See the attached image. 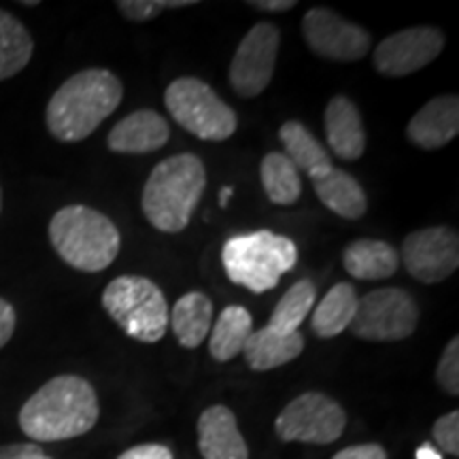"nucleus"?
<instances>
[{
  "label": "nucleus",
  "instance_id": "obj_38",
  "mask_svg": "<svg viewBox=\"0 0 459 459\" xmlns=\"http://www.w3.org/2000/svg\"><path fill=\"white\" fill-rule=\"evenodd\" d=\"M0 213H3V189H0Z\"/></svg>",
  "mask_w": 459,
  "mask_h": 459
},
{
  "label": "nucleus",
  "instance_id": "obj_27",
  "mask_svg": "<svg viewBox=\"0 0 459 459\" xmlns=\"http://www.w3.org/2000/svg\"><path fill=\"white\" fill-rule=\"evenodd\" d=\"M315 298H317V287L313 285V281H298V283L291 285L290 290L285 291V296L277 302V307H274L266 325L281 332V334H294V332H300L302 321L313 311Z\"/></svg>",
  "mask_w": 459,
  "mask_h": 459
},
{
  "label": "nucleus",
  "instance_id": "obj_13",
  "mask_svg": "<svg viewBox=\"0 0 459 459\" xmlns=\"http://www.w3.org/2000/svg\"><path fill=\"white\" fill-rule=\"evenodd\" d=\"M302 34L313 54L325 60L358 62L370 49V34L364 28L324 7L304 15Z\"/></svg>",
  "mask_w": 459,
  "mask_h": 459
},
{
  "label": "nucleus",
  "instance_id": "obj_26",
  "mask_svg": "<svg viewBox=\"0 0 459 459\" xmlns=\"http://www.w3.org/2000/svg\"><path fill=\"white\" fill-rule=\"evenodd\" d=\"M260 177L264 192L271 198V203L290 206L300 198V172H298L296 166L290 162V158H287L285 153L271 152L268 156H264L260 164Z\"/></svg>",
  "mask_w": 459,
  "mask_h": 459
},
{
  "label": "nucleus",
  "instance_id": "obj_8",
  "mask_svg": "<svg viewBox=\"0 0 459 459\" xmlns=\"http://www.w3.org/2000/svg\"><path fill=\"white\" fill-rule=\"evenodd\" d=\"M417 324L415 298L400 287H383L359 298L349 330L361 341L395 342L409 338L417 330Z\"/></svg>",
  "mask_w": 459,
  "mask_h": 459
},
{
  "label": "nucleus",
  "instance_id": "obj_15",
  "mask_svg": "<svg viewBox=\"0 0 459 459\" xmlns=\"http://www.w3.org/2000/svg\"><path fill=\"white\" fill-rule=\"evenodd\" d=\"M198 446L204 459H249L237 417L223 404L211 406L200 415Z\"/></svg>",
  "mask_w": 459,
  "mask_h": 459
},
{
  "label": "nucleus",
  "instance_id": "obj_12",
  "mask_svg": "<svg viewBox=\"0 0 459 459\" xmlns=\"http://www.w3.org/2000/svg\"><path fill=\"white\" fill-rule=\"evenodd\" d=\"M443 49L445 34L438 28L415 26L383 39L372 62L383 77H406L432 65Z\"/></svg>",
  "mask_w": 459,
  "mask_h": 459
},
{
  "label": "nucleus",
  "instance_id": "obj_28",
  "mask_svg": "<svg viewBox=\"0 0 459 459\" xmlns=\"http://www.w3.org/2000/svg\"><path fill=\"white\" fill-rule=\"evenodd\" d=\"M194 0H119L117 9L130 22H149L166 9L192 7Z\"/></svg>",
  "mask_w": 459,
  "mask_h": 459
},
{
  "label": "nucleus",
  "instance_id": "obj_5",
  "mask_svg": "<svg viewBox=\"0 0 459 459\" xmlns=\"http://www.w3.org/2000/svg\"><path fill=\"white\" fill-rule=\"evenodd\" d=\"M221 262L232 283L264 294L274 290L281 277L296 266L298 247L271 230H257L230 237L221 249Z\"/></svg>",
  "mask_w": 459,
  "mask_h": 459
},
{
  "label": "nucleus",
  "instance_id": "obj_18",
  "mask_svg": "<svg viewBox=\"0 0 459 459\" xmlns=\"http://www.w3.org/2000/svg\"><path fill=\"white\" fill-rule=\"evenodd\" d=\"M304 351V336L300 332L294 334H281V332L264 325L262 330H254L247 338L243 349L245 361L251 370L264 372L290 364Z\"/></svg>",
  "mask_w": 459,
  "mask_h": 459
},
{
  "label": "nucleus",
  "instance_id": "obj_4",
  "mask_svg": "<svg viewBox=\"0 0 459 459\" xmlns=\"http://www.w3.org/2000/svg\"><path fill=\"white\" fill-rule=\"evenodd\" d=\"M49 240L68 266L83 273H100L111 266L122 247L115 223L88 206H65L51 217Z\"/></svg>",
  "mask_w": 459,
  "mask_h": 459
},
{
  "label": "nucleus",
  "instance_id": "obj_21",
  "mask_svg": "<svg viewBox=\"0 0 459 459\" xmlns=\"http://www.w3.org/2000/svg\"><path fill=\"white\" fill-rule=\"evenodd\" d=\"M279 139L285 147V156L298 170L307 172L313 181L334 169L330 153L321 143L311 134V130L300 122H285L279 130Z\"/></svg>",
  "mask_w": 459,
  "mask_h": 459
},
{
  "label": "nucleus",
  "instance_id": "obj_25",
  "mask_svg": "<svg viewBox=\"0 0 459 459\" xmlns=\"http://www.w3.org/2000/svg\"><path fill=\"white\" fill-rule=\"evenodd\" d=\"M32 51L34 43L26 26L9 11L0 9V82L24 71Z\"/></svg>",
  "mask_w": 459,
  "mask_h": 459
},
{
  "label": "nucleus",
  "instance_id": "obj_9",
  "mask_svg": "<svg viewBox=\"0 0 459 459\" xmlns=\"http://www.w3.org/2000/svg\"><path fill=\"white\" fill-rule=\"evenodd\" d=\"M347 428L342 406L330 395L308 392L298 395L281 411L274 429L283 443L332 445Z\"/></svg>",
  "mask_w": 459,
  "mask_h": 459
},
{
  "label": "nucleus",
  "instance_id": "obj_24",
  "mask_svg": "<svg viewBox=\"0 0 459 459\" xmlns=\"http://www.w3.org/2000/svg\"><path fill=\"white\" fill-rule=\"evenodd\" d=\"M254 332V317L243 307L223 308L209 338V353L217 361H230L243 353L247 338Z\"/></svg>",
  "mask_w": 459,
  "mask_h": 459
},
{
  "label": "nucleus",
  "instance_id": "obj_33",
  "mask_svg": "<svg viewBox=\"0 0 459 459\" xmlns=\"http://www.w3.org/2000/svg\"><path fill=\"white\" fill-rule=\"evenodd\" d=\"M0 459H51L39 445L0 446Z\"/></svg>",
  "mask_w": 459,
  "mask_h": 459
},
{
  "label": "nucleus",
  "instance_id": "obj_34",
  "mask_svg": "<svg viewBox=\"0 0 459 459\" xmlns=\"http://www.w3.org/2000/svg\"><path fill=\"white\" fill-rule=\"evenodd\" d=\"M15 332V308L0 298V349L11 341Z\"/></svg>",
  "mask_w": 459,
  "mask_h": 459
},
{
  "label": "nucleus",
  "instance_id": "obj_36",
  "mask_svg": "<svg viewBox=\"0 0 459 459\" xmlns=\"http://www.w3.org/2000/svg\"><path fill=\"white\" fill-rule=\"evenodd\" d=\"M417 459H443V455H440V453L436 451L432 445L426 443L417 449Z\"/></svg>",
  "mask_w": 459,
  "mask_h": 459
},
{
  "label": "nucleus",
  "instance_id": "obj_23",
  "mask_svg": "<svg viewBox=\"0 0 459 459\" xmlns=\"http://www.w3.org/2000/svg\"><path fill=\"white\" fill-rule=\"evenodd\" d=\"M358 291L349 283H336L321 298L311 315V330L319 338H334L349 330L358 311Z\"/></svg>",
  "mask_w": 459,
  "mask_h": 459
},
{
  "label": "nucleus",
  "instance_id": "obj_10",
  "mask_svg": "<svg viewBox=\"0 0 459 459\" xmlns=\"http://www.w3.org/2000/svg\"><path fill=\"white\" fill-rule=\"evenodd\" d=\"M279 45V28L268 22H260L245 34L228 71L230 85L238 96L255 99L271 85L274 66H277Z\"/></svg>",
  "mask_w": 459,
  "mask_h": 459
},
{
  "label": "nucleus",
  "instance_id": "obj_17",
  "mask_svg": "<svg viewBox=\"0 0 459 459\" xmlns=\"http://www.w3.org/2000/svg\"><path fill=\"white\" fill-rule=\"evenodd\" d=\"M325 136L334 156L355 162L364 156L366 130L359 108L347 96H334L325 107Z\"/></svg>",
  "mask_w": 459,
  "mask_h": 459
},
{
  "label": "nucleus",
  "instance_id": "obj_37",
  "mask_svg": "<svg viewBox=\"0 0 459 459\" xmlns=\"http://www.w3.org/2000/svg\"><path fill=\"white\" fill-rule=\"evenodd\" d=\"M230 196H232V187H223L220 192V206H226Z\"/></svg>",
  "mask_w": 459,
  "mask_h": 459
},
{
  "label": "nucleus",
  "instance_id": "obj_11",
  "mask_svg": "<svg viewBox=\"0 0 459 459\" xmlns=\"http://www.w3.org/2000/svg\"><path fill=\"white\" fill-rule=\"evenodd\" d=\"M402 264L412 279L440 283L459 266V237L455 230L436 226L409 234L400 249Z\"/></svg>",
  "mask_w": 459,
  "mask_h": 459
},
{
  "label": "nucleus",
  "instance_id": "obj_35",
  "mask_svg": "<svg viewBox=\"0 0 459 459\" xmlns=\"http://www.w3.org/2000/svg\"><path fill=\"white\" fill-rule=\"evenodd\" d=\"M249 7L268 11V13H285L296 7V0H251Z\"/></svg>",
  "mask_w": 459,
  "mask_h": 459
},
{
  "label": "nucleus",
  "instance_id": "obj_16",
  "mask_svg": "<svg viewBox=\"0 0 459 459\" xmlns=\"http://www.w3.org/2000/svg\"><path fill=\"white\" fill-rule=\"evenodd\" d=\"M170 139L169 122L152 108L130 113L108 132V149L115 153H152Z\"/></svg>",
  "mask_w": 459,
  "mask_h": 459
},
{
  "label": "nucleus",
  "instance_id": "obj_30",
  "mask_svg": "<svg viewBox=\"0 0 459 459\" xmlns=\"http://www.w3.org/2000/svg\"><path fill=\"white\" fill-rule=\"evenodd\" d=\"M432 434H434L436 445H438L440 449L449 453L453 457L459 455V412L457 411H451L440 417L438 421L434 423Z\"/></svg>",
  "mask_w": 459,
  "mask_h": 459
},
{
  "label": "nucleus",
  "instance_id": "obj_3",
  "mask_svg": "<svg viewBox=\"0 0 459 459\" xmlns=\"http://www.w3.org/2000/svg\"><path fill=\"white\" fill-rule=\"evenodd\" d=\"M206 187V169L194 153L166 158L152 170L143 187L141 206L160 232L177 234L187 228Z\"/></svg>",
  "mask_w": 459,
  "mask_h": 459
},
{
  "label": "nucleus",
  "instance_id": "obj_14",
  "mask_svg": "<svg viewBox=\"0 0 459 459\" xmlns=\"http://www.w3.org/2000/svg\"><path fill=\"white\" fill-rule=\"evenodd\" d=\"M459 132V99L455 94L436 96L412 115L406 134L412 145L428 149H440L455 139Z\"/></svg>",
  "mask_w": 459,
  "mask_h": 459
},
{
  "label": "nucleus",
  "instance_id": "obj_7",
  "mask_svg": "<svg viewBox=\"0 0 459 459\" xmlns=\"http://www.w3.org/2000/svg\"><path fill=\"white\" fill-rule=\"evenodd\" d=\"M164 102L181 128L203 141H228L237 132L238 119L209 83L196 77H181L166 88Z\"/></svg>",
  "mask_w": 459,
  "mask_h": 459
},
{
  "label": "nucleus",
  "instance_id": "obj_1",
  "mask_svg": "<svg viewBox=\"0 0 459 459\" xmlns=\"http://www.w3.org/2000/svg\"><path fill=\"white\" fill-rule=\"evenodd\" d=\"M94 387L82 377L60 375L39 389L20 411V428L37 443L77 438L99 421Z\"/></svg>",
  "mask_w": 459,
  "mask_h": 459
},
{
  "label": "nucleus",
  "instance_id": "obj_32",
  "mask_svg": "<svg viewBox=\"0 0 459 459\" xmlns=\"http://www.w3.org/2000/svg\"><path fill=\"white\" fill-rule=\"evenodd\" d=\"M117 459H175L172 451L164 445H139L124 451Z\"/></svg>",
  "mask_w": 459,
  "mask_h": 459
},
{
  "label": "nucleus",
  "instance_id": "obj_6",
  "mask_svg": "<svg viewBox=\"0 0 459 459\" xmlns=\"http://www.w3.org/2000/svg\"><path fill=\"white\" fill-rule=\"evenodd\" d=\"M102 307L130 338L141 342L162 341L169 330V304L162 290L145 277H117L107 285Z\"/></svg>",
  "mask_w": 459,
  "mask_h": 459
},
{
  "label": "nucleus",
  "instance_id": "obj_2",
  "mask_svg": "<svg viewBox=\"0 0 459 459\" xmlns=\"http://www.w3.org/2000/svg\"><path fill=\"white\" fill-rule=\"evenodd\" d=\"M124 99V85L111 71L88 68L66 79L51 96L45 122L60 143L88 139Z\"/></svg>",
  "mask_w": 459,
  "mask_h": 459
},
{
  "label": "nucleus",
  "instance_id": "obj_29",
  "mask_svg": "<svg viewBox=\"0 0 459 459\" xmlns=\"http://www.w3.org/2000/svg\"><path fill=\"white\" fill-rule=\"evenodd\" d=\"M436 381L443 387L445 394L457 395L459 394V338H451L446 344L443 358L438 361L436 368Z\"/></svg>",
  "mask_w": 459,
  "mask_h": 459
},
{
  "label": "nucleus",
  "instance_id": "obj_20",
  "mask_svg": "<svg viewBox=\"0 0 459 459\" xmlns=\"http://www.w3.org/2000/svg\"><path fill=\"white\" fill-rule=\"evenodd\" d=\"M213 302L203 291H189L175 302L169 313V324L177 342L186 349H198L211 332Z\"/></svg>",
  "mask_w": 459,
  "mask_h": 459
},
{
  "label": "nucleus",
  "instance_id": "obj_31",
  "mask_svg": "<svg viewBox=\"0 0 459 459\" xmlns=\"http://www.w3.org/2000/svg\"><path fill=\"white\" fill-rule=\"evenodd\" d=\"M332 459H387V451L381 445H353L338 451Z\"/></svg>",
  "mask_w": 459,
  "mask_h": 459
},
{
  "label": "nucleus",
  "instance_id": "obj_22",
  "mask_svg": "<svg viewBox=\"0 0 459 459\" xmlns=\"http://www.w3.org/2000/svg\"><path fill=\"white\" fill-rule=\"evenodd\" d=\"M313 187L321 203L342 220H359L368 209L364 187L355 177L341 169H332L328 175L313 181Z\"/></svg>",
  "mask_w": 459,
  "mask_h": 459
},
{
  "label": "nucleus",
  "instance_id": "obj_19",
  "mask_svg": "<svg viewBox=\"0 0 459 459\" xmlns=\"http://www.w3.org/2000/svg\"><path fill=\"white\" fill-rule=\"evenodd\" d=\"M344 271L359 281H378L395 274L400 266V255L385 240L359 238L344 247Z\"/></svg>",
  "mask_w": 459,
  "mask_h": 459
}]
</instances>
